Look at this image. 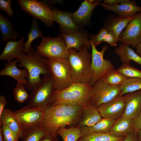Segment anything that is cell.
I'll return each mask as SVG.
<instances>
[{"label":"cell","instance_id":"cell-1","mask_svg":"<svg viewBox=\"0 0 141 141\" xmlns=\"http://www.w3.org/2000/svg\"><path fill=\"white\" fill-rule=\"evenodd\" d=\"M84 107L65 104L52 105L45 111L41 127L46 132L57 137L60 127H77Z\"/></svg>","mask_w":141,"mask_h":141},{"label":"cell","instance_id":"cell-2","mask_svg":"<svg viewBox=\"0 0 141 141\" xmlns=\"http://www.w3.org/2000/svg\"><path fill=\"white\" fill-rule=\"evenodd\" d=\"M17 59L19 63L17 66L24 68L28 71L29 76L26 86L29 90H35L42 84L43 79L40 78V74L50 75L47 64V59L32 48L29 53H24Z\"/></svg>","mask_w":141,"mask_h":141},{"label":"cell","instance_id":"cell-3","mask_svg":"<svg viewBox=\"0 0 141 141\" xmlns=\"http://www.w3.org/2000/svg\"><path fill=\"white\" fill-rule=\"evenodd\" d=\"M93 86L73 83L66 88L54 90L52 97V105L65 104L85 107L91 104Z\"/></svg>","mask_w":141,"mask_h":141},{"label":"cell","instance_id":"cell-4","mask_svg":"<svg viewBox=\"0 0 141 141\" xmlns=\"http://www.w3.org/2000/svg\"><path fill=\"white\" fill-rule=\"evenodd\" d=\"M86 46L79 51L75 49H69L68 58L73 83L90 84L93 71L91 64L92 54Z\"/></svg>","mask_w":141,"mask_h":141},{"label":"cell","instance_id":"cell-5","mask_svg":"<svg viewBox=\"0 0 141 141\" xmlns=\"http://www.w3.org/2000/svg\"><path fill=\"white\" fill-rule=\"evenodd\" d=\"M46 62L54 90H63L73 83L68 59H47Z\"/></svg>","mask_w":141,"mask_h":141},{"label":"cell","instance_id":"cell-6","mask_svg":"<svg viewBox=\"0 0 141 141\" xmlns=\"http://www.w3.org/2000/svg\"><path fill=\"white\" fill-rule=\"evenodd\" d=\"M36 49L41 56L48 59H68L69 50L61 33L55 38L43 36Z\"/></svg>","mask_w":141,"mask_h":141},{"label":"cell","instance_id":"cell-7","mask_svg":"<svg viewBox=\"0 0 141 141\" xmlns=\"http://www.w3.org/2000/svg\"><path fill=\"white\" fill-rule=\"evenodd\" d=\"M43 78V81L41 85L31 91L27 105L45 111L52 105V97L54 90L50 75H44Z\"/></svg>","mask_w":141,"mask_h":141},{"label":"cell","instance_id":"cell-8","mask_svg":"<svg viewBox=\"0 0 141 141\" xmlns=\"http://www.w3.org/2000/svg\"><path fill=\"white\" fill-rule=\"evenodd\" d=\"M17 2L22 10L41 21L46 26L51 27L54 24L51 8L44 0H18Z\"/></svg>","mask_w":141,"mask_h":141},{"label":"cell","instance_id":"cell-9","mask_svg":"<svg viewBox=\"0 0 141 141\" xmlns=\"http://www.w3.org/2000/svg\"><path fill=\"white\" fill-rule=\"evenodd\" d=\"M90 41L92 49V66L93 71L90 85L93 86L100 78L115 68L110 61L103 58L104 54L108 48V46L104 45L101 50L99 51L92 42Z\"/></svg>","mask_w":141,"mask_h":141},{"label":"cell","instance_id":"cell-10","mask_svg":"<svg viewBox=\"0 0 141 141\" xmlns=\"http://www.w3.org/2000/svg\"><path fill=\"white\" fill-rule=\"evenodd\" d=\"M20 123L23 132L34 127L41 126L45 111L37 107H30L27 105L13 111Z\"/></svg>","mask_w":141,"mask_h":141},{"label":"cell","instance_id":"cell-11","mask_svg":"<svg viewBox=\"0 0 141 141\" xmlns=\"http://www.w3.org/2000/svg\"><path fill=\"white\" fill-rule=\"evenodd\" d=\"M120 85L111 86L99 80L93 85L91 104L97 108L120 95L121 91Z\"/></svg>","mask_w":141,"mask_h":141},{"label":"cell","instance_id":"cell-12","mask_svg":"<svg viewBox=\"0 0 141 141\" xmlns=\"http://www.w3.org/2000/svg\"><path fill=\"white\" fill-rule=\"evenodd\" d=\"M141 41V11L130 21L120 34L118 42L136 48Z\"/></svg>","mask_w":141,"mask_h":141},{"label":"cell","instance_id":"cell-13","mask_svg":"<svg viewBox=\"0 0 141 141\" xmlns=\"http://www.w3.org/2000/svg\"><path fill=\"white\" fill-rule=\"evenodd\" d=\"M97 108L102 118H109L116 120L123 116L126 103L123 96L120 95L107 103L101 104Z\"/></svg>","mask_w":141,"mask_h":141},{"label":"cell","instance_id":"cell-14","mask_svg":"<svg viewBox=\"0 0 141 141\" xmlns=\"http://www.w3.org/2000/svg\"><path fill=\"white\" fill-rule=\"evenodd\" d=\"M54 21L59 25V29L62 33L72 34L81 30L73 22L72 13L59 10L55 7L51 8Z\"/></svg>","mask_w":141,"mask_h":141},{"label":"cell","instance_id":"cell-15","mask_svg":"<svg viewBox=\"0 0 141 141\" xmlns=\"http://www.w3.org/2000/svg\"><path fill=\"white\" fill-rule=\"evenodd\" d=\"M100 1H95L91 3L87 0L84 1L77 10L72 13V19L74 22L80 28L89 24L93 9L100 4Z\"/></svg>","mask_w":141,"mask_h":141},{"label":"cell","instance_id":"cell-16","mask_svg":"<svg viewBox=\"0 0 141 141\" xmlns=\"http://www.w3.org/2000/svg\"><path fill=\"white\" fill-rule=\"evenodd\" d=\"M65 41L67 48L68 49L74 48L79 51L86 46L89 49L91 48L90 41L89 39L88 33L80 30L70 34L61 33Z\"/></svg>","mask_w":141,"mask_h":141},{"label":"cell","instance_id":"cell-17","mask_svg":"<svg viewBox=\"0 0 141 141\" xmlns=\"http://www.w3.org/2000/svg\"><path fill=\"white\" fill-rule=\"evenodd\" d=\"M123 96L126 103L123 116L134 120L141 110V89L127 93Z\"/></svg>","mask_w":141,"mask_h":141},{"label":"cell","instance_id":"cell-18","mask_svg":"<svg viewBox=\"0 0 141 141\" xmlns=\"http://www.w3.org/2000/svg\"><path fill=\"white\" fill-rule=\"evenodd\" d=\"M101 5L106 10L111 11L118 15L123 17L129 18L134 16L138 12L141 11V7L137 5L135 1L128 0L120 4L110 6L103 3Z\"/></svg>","mask_w":141,"mask_h":141},{"label":"cell","instance_id":"cell-19","mask_svg":"<svg viewBox=\"0 0 141 141\" xmlns=\"http://www.w3.org/2000/svg\"><path fill=\"white\" fill-rule=\"evenodd\" d=\"M25 43L24 36L18 40L7 41L0 55V61L10 62L13 59L17 58L24 54L25 53L24 51Z\"/></svg>","mask_w":141,"mask_h":141},{"label":"cell","instance_id":"cell-20","mask_svg":"<svg viewBox=\"0 0 141 141\" xmlns=\"http://www.w3.org/2000/svg\"><path fill=\"white\" fill-rule=\"evenodd\" d=\"M133 17L126 18L110 15L105 19L103 26L108 31L113 34L118 41L120 34Z\"/></svg>","mask_w":141,"mask_h":141},{"label":"cell","instance_id":"cell-21","mask_svg":"<svg viewBox=\"0 0 141 141\" xmlns=\"http://www.w3.org/2000/svg\"><path fill=\"white\" fill-rule=\"evenodd\" d=\"M17 59L4 63V68L0 71V75L10 77L21 83L24 86L27 83V79L29 76L28 70L26 68L19 69L16 64L19 62Z\"/></svg>","mask_w":141,"mask_h":141},{"label":"cell","instance_id":"cell-22","mask_svg":"<svg viewBox=\"0 0 141 141\" xmlns=\"http://www.w3.org/2000/svg\"><path fill=\"white\" fill-rule=\"evenodd\" d=\"M134 130L133 120L123 116L115 120L109 133L114 137H124Z\"/></svg>","mask_w":141,"mask_h":141},{"label":"cell","instance_id":"cell-23","mask_svg":"<svg viewBox=\"0 0 141 141\" xmlns=\"http://www.w3.org/2000/svg\"><path fill=\"white\" fill-rule=\"evenodd\" d=\"M102 118L97 108L91 104L84 107L77 127L80 128L92 126Z\"/></svg>","mask_w":141,"mask_h":141},{"label":"cell","instance_id":"cell-24","mask_svg":"<svg viewBox=\"0 0 141 141\" xmlns=\"http://www.w3.org/2000/svg\"><path fill=\"white\" fill-rule=\"evenodd\" d=\"M4 125L17 135L22 138L23 133L22 127L13 111L10 109H3L0 115V125Z\"/></svg>","mask_w":141,"mask_h":141},{"label":"cell","instance_id":"cell-25","mask_svg":"<svg viewBox=\"0 0 141 141\" xmlns=\"http://www.w3.org/2000/svg\"><path fill=\"white\" fill-rule=\"evenodd\" d=\"M115 52L120 57L122 64H130L131 61L141 65V57L129 47V45L121 43L114 50Z\"/></svg>","mask_w":141,"mask_h":141},{"label":"cell","instance_id":"cell-26","mask_svg":"<svg viewBox=\"0 0 141 141\" xmlns=\"http://www.w3.org/2000/svg\"><path fill=\"white\" fill-rule=\"evenodd\" d=\"M115 120L109 118H102L99 121L92 126L80 128L81 131L80 136L91 132H109Z\"/></svg>","mask_w":141,"mask_h":141},{"label":"cell","instance_id":"cell-27","mask_svg":"<svg viewBox=\"0 0 141 141\" xmlns=\"http://www.w3.org/2000/svg\"><path fill=\"white\" fill-rule=\"evenodd\" d=\"M0 30L3 42L10 40L16 41V38L21 37L5 15L4 17L0 13Z\"/></svg>","mask_w":141,"mask_h":141},{"label":"cell","instance_id":"cell-28","mask_svg":"<svg viewBox=\"0 0 141 141\" xmlns=\"http://www.w3.org/2000/svg\"><path fill=\"white\" fill-rule=\"evenodd\" d=\"M43 32L39 29L38 20L33 18L30 30L26 36L27 40L25 43L24 51L25 54H27L30 52L32 48V43L33 41L38 37H42L43 36Z\"/></svg>","mask_w":141,"mask_h":141},{"label":"cell","instance_id":"cell-29","mask_svg":"<svg viewBox=\"0 0 141 141\" xmlns=\"http://www.w3.org/2000/svg\"><path fill=\"white\" fill-rule=\"evenodd\" d=\"M124 137H114L109 132H91L80 137L77 141H123Z\"/></svg>","mask_w":141,"mask_h":141},{"label":"cell","instance_id":"cell-30","mask_svg":"<svg viewBox=\"0 0 141 141\" xmlns=\"http://www.w3.org/2000/svg\"><path fill=\"white\" fill-rule=\"evenodd\" d=\"M80 128L77 127H61L57 131V134L62 137L63 141H77L80 136Z\"/></svg>","mask_w":141,"mask_h":141},{"label":"cell","instance_id":"cell-31","mask_svg":"<svg viewBox=\"0 0 141 141\" xmlns=\"http://www.w3.org/2000/svg\"><path fill=\"white\" fill-rule=\"evenodd\" d=\"M121 90L120 96L141 89V78H127L120 85Z\"/></svg>","mask_w":141,"mask_h":141},{"label":"cell","instance_id":"cell-32","mask_svg":"<svg viewBox=\"0 0 141 141\" xmlns=\"http://www.w3.org/2000/svg\"><path fill=\"white\" fill-rule=\"evenodd\" d=\"M127 78L118 72L114 68L107 73L99 80L109 85L113 86L121 84Z\"/></svg>","mask_w":141,"mask_h":141},{"label":"cell","instance_id":"cell-33","mask_svg":"<svg viewBox=\"0 0 141 141\" xmlns=\"http://www.w3.org/2000/svg\"><path fill=\"white\" fill-rule=\"evenodd\" d=\"M48 133L40 126L34 127L23 132L21 141H39Z\"/></svg>","mask_w":141,"mask_h":141},{"label":"cell","instance_id":"cell-34","mask_svg":"<svg viewBox=\"0 0 141 141\" xmlns=\"http://www.w3.org/2000/svg\"><path fill=\"white\" fill-rule=\"evenodd\" d=\"M116 70L127 78H141V70L130 64H122Z\"/></svg>","mask_w":141,"mask_h":141},{"label":"cell","instance_id":"cell-35","mask_svg":"<svg viewBox=\"0 0 141 141\" xmlns=\"http://www.w3.org/2000/svg\"><path fill=\"white\" fill-rule=\"evenodd\" d=\"M13 95L15 99L18 102L22 103L28 100L30 95L24 86L19 81L13 89Z\"/></svg>","mask_w":141,"mask_h":141},{"label":"cell","instance_id":"cell-36","mask_svg":"<svg viewBox=\"0 0 141 141\" xmlns=\"http://www.w3.org/2000/svg\"><path fill=\"white\" fill-rule=\"evenodd\" d=\"M4 141H18L20 138L4 125H0Z\"/></svg>","mask_w":141,"mask_h":141},{"label":"cell","instance_id":"cell-37","mask_svg":"<svg viewBox=\"0 0 141 141\" xmlns=\"http://www.w3.org/2000/svg\"><path fill=\"white\" fill-rule=\"evenodd\" d=\"M108 31L103 26L99 30V32L96 35H93L90 33L91 38L90 40L93 43L95 46H96L100 44L103 40L107 34Z\"/></svg>","mask_w":141,"mask_h":141},{"label":"cell","instance_id":"cell-38","mask_svg":"<svg viewBox=\"0 0 141 141\" xmlns=\"http://www.w3.org/2000/svg\"><path fill=\"white\" fill-rule=\"evenodd\" d=\"M12 1V0H0V10L5 12L9 16H13L14 14L11 5Z\"/></svg>","mask_w":141,"mask_h":141},{"label":"cell","instance_id":"cell-39","mask_svg":"<svg viewBox=\"0 0 141 141\" xmlns=\"http://www.w3.org/2000/svg\"><path fill=\"white\" fill-rule=\"evenodd\" d=\"M103 41L107 42L111 46H116L118 44V40L115 35L111 32L108 31Z\"/></svg>","mask_w":141,"mask_h":141},{"label":"cell","instance_id":"cell-40","mask_svg":"<svg viewBox=\"0 0 141 141\" xmlns=\"http://www.w3.org/2000/svg\"><path fill=\"white\" fill-rule=\"evenodd\" d=\"M133 127L136 132L141 130V110L137 117L133 120Z\"/></svg>","mask_w":141,"mask_h":141},{"label":"cell","instance_id":"cell-41","mask_svg":"<svg viewBox=\"0 0 141 141\" xmlns=\"http://www.w3.org/2000/svg\"><path fill=\"white\" fill-rule=\"evenodd\" d=\"M39 141H58L57 137L50 133H48L44 136Z\"/></svg>","mask_w":141,"mask_h":141},{"label":"cell","instance_id":"cell-42","mask_svg":"<svg viewBox=\"0 0 141 141\" xmlns=\"http://www.w3.org/2000/svg\"><path fill=\"white\" fill-rule=\"evenodd\" d=\"M137 132L133 131L124 137L123 141H137Z\"/></svg>","mask_w":141,"mask_h":141},{"label":"cell","instance_id":"cell-43","mask_svg":"<svg viewBox=\"0 0 141 141\" xmlns=\"http://www.w3.org/2000/svg\"><path fill=\"white\" fill-rule=\"evenodd\" d=\"M128 0H104L103 3L110 6H114L119 4Z\"/></svg>","mask_w":141,"mask_h":141},{"label":"cell","instance_id":"cell-44","mask_svg":"<svg viewBox=\"0 0 141 141\" xmlns=\"http://www.w3.org/2000/svg\"><path fill=\"white\" fill-rule=\"evenodd\" d=\"M7 103L5 97L3 95L0 96V115L1 114L5 107Z\"/></svg>","mask_w":141,"mask_h":141},{"label":"cell","instance_id":"cell-45","mask_svg":"<svg viewBox=\"0 0 141 141\" xmlns=\"http://www.w3.org/2000/svg\"><path fill=\"white\" fill-rule=\"evenodd\" d=\"M136 48V52L141 57V41Z\"/></svg>","mask_w":141,"mask_h":141},{"label":"cell","instance_id":"cell-46","mask_svg":"<svg viewBox=\"0 0 141 141\" xmlns=\"http://www.w3.org/2000/svg\"><path fill=\"white\" fill-rule=\"evenodd\" d=\"M137 141H141V130L137 132Z\"/></svg>","mask_w":141,"mask_h":141},{"label":"cell","instance_id":"cell-47","mask_svg":"<svg viewBox=\"0 0 141 141\" xmlns=\"http://www.w3.org/2000/svg\"><path fill=\"white\" fill-rule=\"evenodd\" d=\"M0 141H4L2 130L1 127H0Z\"/></svg>","mask_w":141,"mask_h":141}]
</instances>
